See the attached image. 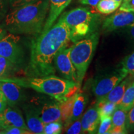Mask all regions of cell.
Returning <instances> with one entry per match:
<instances>
[{
  "mask_svg": "<svg viewBox=\"0 0 134 134\" xmlns=\"http://www.w3.org/2000/svg\"><path fill=\"white\" fill-rule=\"evenodd\" d=\"M70 29L64 22L58 21L46 31L41 32L32 42L31 57L25 73L28 77L54 75L55 55L70 41Z\"/></svg>",
  "mask_w": 134,
  "mask_h": 134,
  "instance_id": "cell-1",
  "label": "cell"
},
{
  "mask_svg": "<svg viewBox=\"0 0 134 134\" xmlns=\"http://www.w3.org/2000/svg\"><path fill=\"white\" fill-rule=\"evenodd\" d=\"M48 9V0L14 8L1 22L0 27L13 34L38 36L43 29Z\"/></svg>",
  "mask_w": 134,
  "mask_h": 134,
  "instance_id": "cell-2",
  "label": "cell"
},
{
  "mask_svg": "<svg viewBox=\"0 0 134 134\" xmlns=\"http://www.w3.org/2000/svg\"><path fill=\"white\" fill-rule=\"evenodd\" d=\"M0 81L14 82L23 87L33 89L39 93L46 94L58 102H62L76 94L81 85L53 75L40 77L10 79L4 78Z\"/></svg>",
  "mask_w": 134,
  "mask_h": 134,
  "instance_id": "cell-3",
  "label": "cell"
},
{
  "mask_svg": "<svg viewBox=\"0 0 134 134\" xmlns=\"http://www.w3.org/2000/svg\"><path fill=\"white\" fill-rule=\"evenodd\" d=\"M98 42V33L93 32L75 42L70 48V58L76 70L78 81L80 85L93 59Z\"/></svg>",
  "mask_w": 134,
  "mask_h": 134,
  "instance_id": "cell-4",
  "label": "cell"
},
{
  "mask_svg": "<svg viewBox=\"0 0 134 134\" xmlns=\"http://www.w3.org/2000/svg\"><path fill=\"white\" fill-rule=\"evenodd\" d=\"M127 75V72L121 67L97 76L92 85V91L97 101L108 94L114 87L125 79Z\"/></svg>",
  "mask_w": 134,
  "mask_h": 134,
  "instance_id": "cell-5",
  "label": "cell"
},
{
  "mask_svg": "<svg viewBox=\"0 0 134 134\" xmlns=\"http://www.w3.org/2000/svg\"><path fill=\"white\" fill-rule=\"evenodd\" d=\"M20 37L6 33L0 40V56L6 58L19 69L24 62V52Z\"/></svg>",
  "mask_w": 134,
  "mask_h": 134,
  "instance_id": "cell-6",
  "label": "cell"
},
{
  "mask_svg": "<svg viewBox=\"0 0 134 134\" xmlns=\"http://www.w3.org/2000/svg\"><path fill=\"white\" fill-rule=\"evenodd\" d=\"M66 47V46L63 47L55 55L53 59L55 69L63 78L78 83L76 70L70 58V48Z\"/></svg>",
  "mask_w": 134,
  "mask_h": 134,
  "instance_id": "cell-7",
  "label": "cell"
},
{
  "mask_svg": "<svg viewBox=\"0 0 134 134\" xmlns=\"http://www.w3.org/2000/svg\"><path fill=\"white\" fill-rule=\"evenodd\" d=\"M96 19V15L93 14L88 8H78L64 13L59 20L64 22L71 29L76 25L82 23H87L94 26Z\"/></svg>",
  "mask_w": 134,
  "mask_h": 134,
  "instance_id": "cell-8",
  "label": "cell"
},
{
  "mask_svg": "<svg viewBox=\"0 0 134 134\" xmlns=\"http://www.w3.org/2000/svg\"><path fill=\"white\" fill-rule=\"evenodd\" d=\"M0 90L4 94L8 105L10 106L19 105L26 99L23 86L14 82L0 81Z\"/></svg>",
  "mask_w": 134,
  "mask_h": 134,
  "instance_id": "cell-9",
  "label": "cell"
},
{
  "mask_svg": "<svg viewBox=\"0 0 134 134\" xmlns=\"http://www.w3.org/2000/svg\"><path fill=\"white\" fill-rule=\"evenodd\" d=\"M134 23V12L119 10L104 21L102 28L105 32H112L129 26Z\"/></svg>",
  "mask_w": 134,
  "mask_h": 134,
  "instance_id": "cell-10",
  "label": "cell"
},
{
  "mask_svg": "<svg viewBox=\"0 0 134 134\" xmlns=\"http://www.w3.org/2000/svg\"><path fill=\"white\" fill-rule=\"evenodd\" d=\"M38 115L43 124L55 121H62L60 102L50 100L42 103L41 105H36Z\"/></svg>",
  "mask_w": 134,
  "mask_h": 134,
  "instance_id": "cell-11",
  "label": "cell"
},
{
  "mask_svg": "<svg viewBox=\"0 0 134 134\" xmlns=\"http://www.w3.org/2000/svg\"><path fill=\"white\" fill-rule=\"evenodd\" d=\"M0 118L3 122L4 129L8 127L14 126L29 130L23 117L22 112L18 108V105H8L4 111L0 114Z\"/></svg>",
  "mask_w": 134,
  "mask_h": 134,
  "instance_id": "cell-12",
  "label": "cell"
},
{
  "mask_svg": "<svg viewBox=\"0 0 134 134\" xmlns=\"http://www.w3.org/2000/svg\"><path fill=\"white\" fill-rule=\"evenodd\" d=\"M25 113L26 125L32 133H43L44 124L40 118L36 105L24 104L23 105Z\"/></svg>",
  "mask_w": 134,
  "mask_h": 134,
  "instance_id": "cell-13",
  "label": "cell"
},
{
  "mask_svg": "<svg viewBox=\"0 0 134 134\" xmlns=\"http://www.w3.org/2000/svg\"><path fill=\"white\" fill-rule=\"evenodd\" d=\"M100 122L97 104L90 108L81 118V133H95Z\"/></svg>",
  "mask_w": 134,
  "mask_h": 134,
  "instance_id": "cell-14",
  "label": "cell"
},
{
  "mask_svg": "<svg viewBox=\"0 0 134 134\" xmlns=\"http://www.w3.org/2000/svg\"><path fill=\"white\" fill-rule=\"evenodd\" d=\"M49 1V12L46 23L41 32L46 31L51 27L62 13L65 8L71 3L72 0H48Z\"/></svg>",
  "mask_w": 134,
  "mask_h": 134,
  "instance_id": "cell-15",
  "label": "cell"
},
{
  "mask_svg": "<svg viewBox=\"0 0 134 134\" xmlns=\"http://www.w3.org/2000/svg\"><path fill=\"white\" fill-rule=\"evenodd\" d=\"M129 79H124L120 82L119 84L114 87L113 90L109 93L108 94L100 99L97 101V103H105V102H111V103H115L118 105L121 101L122 97L124 96V94L125 91V89L127 88V86L129 85Z\"/></svg>",
  "mask_w": 134,
  "mask_h": 134,
  "instance_id": "cell-16",
  "label": "cell"
},
{
  "mask_svg": "<svg viewBox=\"0 0 134 134\" xmlns=\"http://www.w3.org/2000/svg\"><path fill=\"white\" fill-rule=\"evenodd\" d=\"M88 97L86 94L83 93H78L76 94L74 104H73L71 116L68 124L71 122L75 121V120L79 119L81 116L85 109V107L88 103Z\"/></svg>",
  "mask_w": 134,
  "mask_h": 134,
  "instance_id": "cell-17",
  "label": "cell"
},
{
  "mask_svg": "<svg viewBox=\"0 0 134 134\" xmlns=\"http://www.w3.org/2000/svg\"><path fill=\"white\" fill-rule=\"evenodd\" d=\"M93 27L87 23H82L76 25L70 29V39L73 42L85 38L90 34L93 33Z\"/></svg>",
  "mask_w": 134,
  "mask_h": 134,
  "instance_id": "cell-18",
  "label": "cell"
},
{
  "mask_svg": "<svg viewBox=\"0 0 134 134\" xmlns=\"http://www.w3.org/2000/svg\"><path fill=\"white\" fill-rule=\"evenodd\" d=\"M76 94L68 98L67 99L60 103L62 122L63 124H64V126L68 125L70 122V118H71V116L72 110H73V104H74Z\"/></svg>",
  "mask_w": 134,
  "mask_h": 134,
  "instance_id": "cell-19",
  "label": "cell"
},
{
  "mask_svg": "<svg viewBox=\"0 0 134 134\" xmlns=\"http://www.w3.org/2000/svg\"><path fill=\"white\" fill-rule=\"evenodd\" d=\"M134 104V81L127 86L124 94V96L117 105L119 108L128 112Z\"/></svg>",
  "mask_w": 134,
  "mask_h": 134,
  "instance_id": "cell-20",
  "label": "cell"
},
{
  "mask_svg": "<svg viewBox=\"0 0 134 134\" xmlns=\"http://www.w3.org/2000/svg\"><path fill=\"white\" fill-rule=\"evenodd\" d=\"M18 68L6 58L0 56V80L9 78Z\"/></svg>",
  "mask_w": 134,
  "mask_h": 134,
  "instance_id": "cell-21",
  "label": "cell"
},
{
  "mask_svg": "<svg viewBox=\"0 0 134 134\" xmlns=\"http://www.w3.org/2000/svg\"><path fill=\"white\" fill-rule=\"evenodd\" d=\"M120 4L121 3L115 0H100L96 7L99 13L104 14H109L118 9Z\"/></svg>",
  "mask_w": 134,
  "mask_h": 134,
  "instance_id": "cell-22",
  "label": "cell"
},
{
  "mask_svg": "<svg viewBox=\"0 0 134 134\" xmlns=\"http://www.w3.org/2000/svg\"><path fill=\"white\" fill-rule=\"evenodd\" d=\"M127 114V111L117 108L111 115L112 127H120L126 128L125 124H126Z\"/></svg>",
  "mask_w": 134,
  "mask_h": 134,
  "instance_id": "cell-23",
  "label": "cell"
},
{
  "mask_svg": "<svg viewBox=\"0 0 134 134\" xmlns=\"http://www.w3.org/2000/svg\"><path fill=\"white\" fill-rule=\"evenodd\" d=\"M96 104L98 108L100 118L107 116H111L115 109L118 108L116 104L111 103V102L97 103Z\"/></svg>",
  "mask_w": 134,
  "mask_h": 134,
  "instance_id": "cell-24",
  "label": "cell"
},
{
  "mask_svg": "<svg viewBox=\"0 0 134 134\" xmlns=\"http://www.w3.org/2000/svg\"><path fill=\"white\" fill-rule=\"evenodd\" d=\"M63 123L62 121L50 122L44 125L43 134H59L62 133Z\"/></svg>",
  "mask_w": 134,
  "mask_h": 134,
  "instance_id": "cell-25",
  "label": "cell"
},
{
  "mask_svg": "<svg viewBox=\"0 0 134 134\" xmlns=\"http://www.w3.org/2000/svg\"><path fill=\"white\" fill-rule=\"evenodd\" d=\"M121 67L127 74L134 77V51L125 57L121 62Z\"/></svg>",
  "mask_w": 134,
  "mask_h": 134,
  "instance_id": "cell-26",
  "label": "cell"
},
{
  "mask_svg": "<svg viewBox=\"0 0 134 134\" xmlns=\"http://www.w3.org/2000/svg\"><path fill=\"white\" fill-rule=\"evenodd\" d=\"M112 129L111 116H107L100 118L99 126L97 130L96 133L107 134L109 133Z\"/></svg>",
  "mask_w": 134,
  "mask_h": 134,
  "instance_id": "cell-27",
  "label": "cell"
},
{
  "mask_svg": "<svg viewBox=\"0 0 134 134\" xmlns=\"http://www.w3.org/2000/svg\"><path fill=\"white\" fill-rule=\"evenodd\" d=\"M66 133L68 134L81 133V117L71 122L65 127Z\"/></svg>",
  "mask_w": 134,
  "mask_h": 134,
  "instance_id": "cell-28",
  "label": "cell"
},
{
  "mask_svg": "<svg viewBox=\"0 0 134 134\" xmlns=\"http://www.w3.org/2000/svg\"><path fill=\"white\" fill-rule=\"evenodd\" d=\"M3 134H29L32 133L29 130H27L24 129L20 128V127L11 126L8 127L2 130Z\"/></svg>",
  "mask_w": 134,
  "mask_h": 134,
  "instance_id": "cell-29",
  "label": "cell"
},
{
  "mask_svg": "<svg viewBox=\"0 0 134 134\" xmlns=\"http://www.w3.org/2000/svg\"><path fill=\"white\" fill-rule=\"evenodd\" d=\"M125 127L127 130L134 129V104L127 112Z\"/></svg>",
  "mask_w": 134,
  "mask_h": 134,
  "instance_id": "cell-30",
  "label": "cell"
},
{
  "mask_svg": "<svg viewBox=\"0 0 134 134\" xmlns=\"http://www.w3.org/2000/svg\"><path fill=\"white\" fill-rule=\"evenodd\" d=\"M10 8L9 0H0V23L4 19Z\"/></svg>",
  "mask_w": 134,
  "mask_h": 134,
  "instance_id": "cell-31",
  "label": "cell"
},
{
  "mask_svg": "<svg viewBox=\"0 0 134 134\" xmlns=\"http://www.w3.org/2000/svg\"><path fill=\"white\" fill-rule=\"evenodd\" d=\"M39 0H9L10 8H11V9H12L17 7L23 6V5L37 2Z\"/></svg>",
  "mask_w": 134,
  "mask_h": 134,
  "instance_id": "cell-32",
  "label": "cell"
},
{
  "mask_svg": "<svg viewBox=\"0 0 134 134\" xmlns=\"http://www.w3.org/2000/svg\"><path fill=\"white\" fill-rule=\"evenodd\" d=\"M119 10L134 12V0H122Z\"/></svg>",
  "mask_w": 134,
  "mask_h": 134,
  "instance_id": "cell-33",
  "label": "cell"
},
{
  "mask_svg": "<svg viewBox=\"0 0 134 134\" xmlns=\"http://www.w3.org/2000/svg\"><path fill=\"white\" fill-rule=\"evenodd\" d=\"M7 106L8 103L6 99L5 98L3 92L0 90V114H1L4 111Z\"/></svg>",
  "mask_w": 134,
  "mask_h": 134,
  "instance_id": "cell-34",
  "label": "cell"
},
{
  "mask_svg": "<svg viewBox=\"0 0 134 134\" xmlns=\"http://www.w3.org/2000/svg\"><path fill=\"white\" fill-rule=\"evenodd\" d=\"M128 130L126 128H123L120 127H113L110 129L109 133L112 134H124L127 133Z\"/></svg>",
  "mask_w": 134,
  "mask_h": 134,
  "instance_id": "cell-35",
  "label": "cell"
},
{
  "mask_svg": "<svg viewBox=\"0 0 134 134\" xmlns=\"http://www.w3.org/2000/svg\"><path fill=\"white\" fill-rule=\"evenodd\" d=\"M100 0H80V3L83 4L90 5L92 6H96Z\"/></svg>",
  "mask_w": 134,
  "mask_h": 134,
  "instance_id": "cell-36",
  "label": "cell"
},
{
  "mask_svg": "<svg viewBox=\"0 0 134 134\" xmlns=\"http://www.w3.org/2000/svg\"><path fill=\"white\" fill-rule=\"evenodd\" d=\"M128 32L132 39L134 40V23L128 26Z\"/></svg>",
  "mask_w": 134,
  "mask_h": 134,
  "instance_id": "cell-37",
  "label": "cell"
},
{
  "mask_svg": "<svg viewBox=\"0 0 134 134\" xmlns=\"http://www.w3.org/2000/svg\"><path fill=\"white\" fill-rule=\"evenodd\" d=\"M6 33H7V32L4 31V30H3L2 28L0 27V40L3 38V37L4 36Z\"/></svg>",
  "mask_w": 134,
  "mask_h": 134,
  "instance_id": "cell-38",
  "label": "cell"
},
{
  "mask_svg": "<svg viewBox=\"0 0 134 134\" xmlns=\"http://www.w3.org/2000/svg\"><path fill=\"white\" fill-rule=\"evenodd\" d=\"M4 129V126H3V122L1 121V118H0V130H3Z\"/></svg>",
  "mask_w": 134,
  "mask_h": 134,
  "instance_id": "cell-39",
  "label": "cell"
},
{
  "mask_svg": "<svg viewBox=\"0 0 134 134\" xmlns=\"http://www.w3.org/2000/svg\"><path fill=\"white\" fill-rule=\"evenodd\" d=\"M115 1H118V2H120V3H122V0H115Z\"/></svg>",
  "mask_w": 134,
  "mask_h": 134,
  "instance_id": "cell-40",
  "label": "cell"
},
{
  "mask_svg": "<svg viewBox=\"0 0 134 134\" xmlns=\"http://www.w3.org/2000/svg\"><path fill=\"white\" fill-rule=\"evenodd\" d=\"M0 134H3V132H2V130H0Z\"/></svg>",
  "mask_w": 134,
  "mask_h": 134,
  "instance_id": "cell-41",
  "label": "cell"
}]
</instances>
